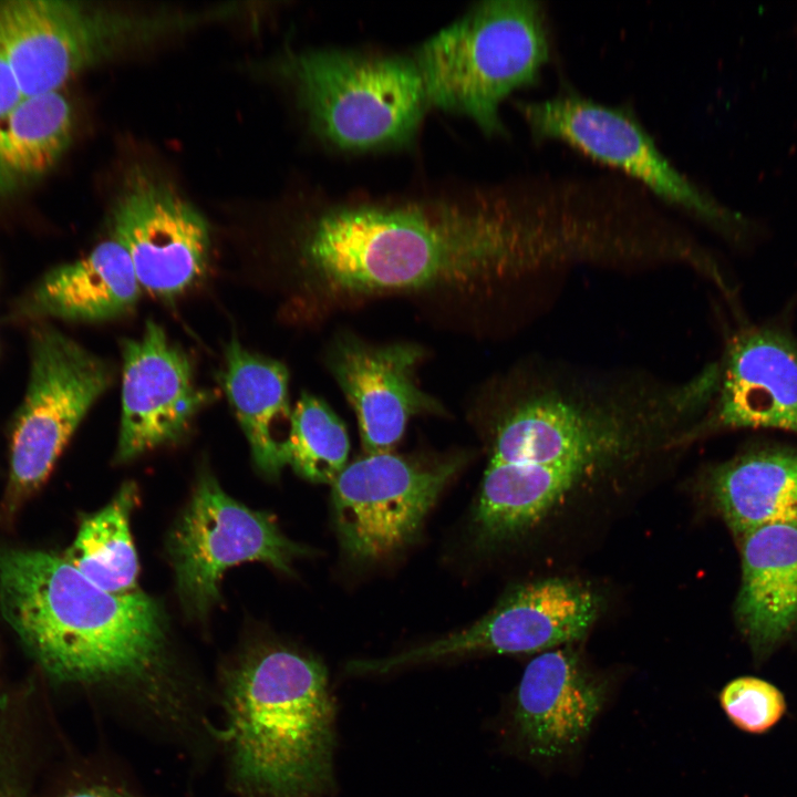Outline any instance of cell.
Returning <instances> with one entry per match:
<instances>
[{
	"instance_id": "obj_16",
	"label": "cell",
	"mask_w": 797,
	"mask_h": 797,
	"mask_svg": "<svg viewBox=\"0 0 797 797\" xmlns=\"http://www.w3.org/2000/svg\"><path fill=\"white\" fill-rule=\"evenodd\" d=\"M423 355L407 343L375 346L350 339L333 348L330 370L356 414L366 455L390 453L411 417L439 410L414 380Z\"/></svg>"
},
{
	"instance_id": "obj_11",
	"label": "cell",
	"mask_w": 797,
	"mask_h": 797,
	"mask_svg": "<svg viewBox=\"0 0 797 797\" xmlns=\"http://www.w3.org/2000/svg\"><path fill=\"white\" fill-rule=\"evenodd\" d=\"M178 593L196 614L206 613L220 598L227 569L261 561L291 573V562L307 550L288 539L266 514L227 495L204 475L170 538Z\"/></svg>"
},
{
	"instance_id": "obj_25",
	"label": "cell",
	"mask_w": 797,
	"mask_h": 797,
	"mask_svg": "<svg viewBox=\"0 0 797 797\" xmlns=\"http://www.w3.org/2000/svg\"><path fill=\"white\" fill-rule=\"evenodd\" d=\"M349 448L340 418L324 402L304 393L292 411L288 464L310 482L332 485L345 468Z\"/></svg>"
},
{
	"instance_id": "obj_18",
	"label": "cell",
	"mask_w": 797,
	"mask_h": 797,
	"mask_svg": "<svg viewBox=\"0 0 797 797\" xmlns=\"http://www.w3.org/2000/svg\"><path fill=\"white\" fill-rule=\"evenodd\" d=\"M142 291L130 256L111 238L87 256L46 272L17 312L28 319L105 321L132 311Z\"/></svg>"
},
{
	"instance_id": "obj_13",
	"label": "cell",
	"mask_w": 797,
	"mask_h": 797,
	"mask_svg": "<svg viewBox=\"0 0 797 797\" xmlns=\"http://www.w3.org/2000/svg\"><path fill=\"white\" fill-rule=\"evenodd\" d=\"M112 238L127 252L142 290L173 300L205 275L210 252L204 216L166 184L133 173L111 213Z\"/></svg>"
},
{
	"instance_id": "obj_1",
	"label": "cell",
	"mask_w": 797,
	"mask_h": 797,
	"mask_svg": "<svg viewBox=\"0 0 797 797\" xmlns=\"http://www.w3.org/2000/svg\"><path fill=\"white\" fill-rule=\"evenodd\" d=\"M573 194L505 189L329 201L304 224L300 256L334 297L472 287L581 261Z\"/></svg>"
},
{
	"instance_id": "obj_7",
	"label": "cell",
	"mask_w": 797,
	"mask_h": 797,
	"mask_svg": "<svg viewBox=\"0 0 797 797\" xmlns=\"http://www.w3.org/2000/svg\"><path fill=\"white\" fill-rule=\"evenodd\" d=\"M197 19L63 0L1 1L0 48L23 97H31L60 92L82 71Z\"/></svg>"
},
{
	"instance_id": "obj_21",
	"label": "cell",
	"mask_w": 797,
	"mask_h": 797,
	"mask_svg": "<svg viewBox=\"0 0 797 797\" xmlns=\"http://www.w3.org/2000/svg\"><path fill=\"white\" fill-rule=\"evenodd\" d=\"M594 470L584 464L489 462L473 515L476 540L484 546L497 545L522 534Z\"/></svg>"
},
{
	"instance_id": "obj_19",
	"label": "cell",
	"mask_w": 797,
	"mask_h": 797,
	"mask_svg": "<svg viewBox=\"0 0 797 797\" xmlns=\"http://www.w3.org/2000/svg\"><path fill=\"white\" fill-rule=\"evenodd\" d=\"M736 615L757 654L797 628V525H770L743 537Z\"/></svg>"
},
{
	"instance_id": "obj_29",
	"label": "cell",
	"mask_w": 797,
	"mask_h": 797,
	"mask_svg": "<svg viewBox=\"0 0 797 797\" xmlns=\"http://www.w3.org/2000/svg\"><path fill=\"white\" fill-rule=\"evenodd\" d=\"M0 797H24L18 785L8 776L0 774Z\"/></svg>"
},
{
	"instance_id": "obj_22",
	"label": "cell",
	"mask_w": 797,
	"mask_h": 797,
	"mask_svg": "<svg viewBox=\"0 0 797 797\" xmlns=\"http://www.w3.org/2000/svg\"><path fill=\"white\" fill-rule=\"evenodd\" d=\"M714 503L744 536L770 525H797V453L760 451L718 465L711 474Z\"/></svg>"
},
{
	"instance_id": "obj_4",
	"label": "cell",
	"mask_w": 797,
	"mask_h": 797,
	"mask_svg": "<svg viewBox=\"0 0 797 797\" xmlns=\"http://www.w3.org/2000/svg\"><path fill=\"white\" fill-rule=\"evenodd\" d=\"M230 770L247 797H322L333 783L334 707L324 665L286 646L240 661L225 684Z\"/></svg>"
},
{
	"instance_id": "obj_6",
	"label": "cell",
	"mask_w": 797,
	"mask_h": 797,
	"mask_svg": "<svg viewBox=\"0 0 797 797\" xmlns=\"http://www.w3.org/2000/svg\"><path fill=\"white\" fill-rule=\"evenodd\" d=\"M282 70L312 128L343 149L407 142L428 104L408 58L317 50L293 55Z\"/></svg>"
},
{
	"instance_id": "obj_20",
	"label": "cell",
	"mask_w": 797,
	"mask_h": 797,
	"mask_svg": "<svg viewBox=\"0 0 797 797\" xmlns=\"http://www.w3.org/2000/svg\"><path fill=\"white\" fill-rule=\"evenodd\" d=\"M288 380L280 362L247 350L236 338L227 345L224 389L256 466L268 476L278 475L288 464L292 418Z\"/></svg>"
},
{
	"instance_id": "obj_10",
	"label": "cell",
	"mask_w": 797,
	"mask_h": 797,
	"mask_svg": "<svg viewBox=\"0 0 797 797\" xmlns=\"http://www.w3.org/2000/svg\"><path fill=\"white\" fill-rule=\"evenodd\" d=\"M517 108L536 138L565 142L713 226L727 229L738 222L665 157L628 111L567 92L547 100L519 101Z\"/></svg>"
},
{
	"instance_id": "obj_9",
	"label": "cell",
	"mask_w": 797,
	"mask_h": 797,
	"mask_svg": "<svg viewBox=\"0 0 797 797\" xmlns=\"http://www.w3.org/2000/svg\"><path fill=\"white\" fill-rule=\"evenodd\" d=\"M600 610L589 587L548 578L515 588L472 625L382 659L349 662L351 674H384L410 665L480 653L544 651L584 636Z\"/></svg>"
},
{
	"instance_id": "obj_5",
	"label": "cell",
	"mask_w": 797,
	"mask_h": 797,
	"mask_svg": "<svg viewBox=\"0 0 797 797\" xmlns=\"http://www.w3.org/2000/svg\"><path fill=\"white\" fill-rule=\"evenodd\" d=\"M550 53L541 2L490 0L425 41L414 62L427 103L469 117L486 134L504 133L499 107L535 83Z\"/></svg>"
},
{
	"instance_id": "obj_23",
	"label": "cell",
	"mask_w": 797,
	"mask_h": 797,
	"mask_svg": "<svg viewBox=\"0 0 797 797\" xmlns=\"http://www.w3.org/2000/svg\"><path fill=\"white\" fill-rule=\"evenodd\" d=\"M73 120L60 92L24 97L0 118V201L55 166L71 142Z\"/></svg>"
},
{
	"instance_id": "obj_15",
	"label": "cell",
	"mask_w": 797,
	"mask_h": 797,
	"mask_svg": "<svg viewBox=\"0 0 797 797\" xmlns=\"http://www.w3.org/2000/svg\"><path fill=\"white\" fill-rule=\"evenodd\" d=\"M749 427L797 434V346L777 330L749 328L734 335L712 404L683 442Z\"/></svg>"
},
{
	"instance_id": "obj_27",
	"label": "cell",
	"mask_w": 797,
	"mask_h": 797,
	"mask_svg": "<svg viewBox=\"0 0 797 797\" xmlns=\"http://www.w3.org/2000/svg\"><path fill=\"white\" fill-rule=\"evenodd\" d=\"M23 99L14 74L0 48V118L9 114Z\"/></svg>"
},
{
	"instance_id": "obj_26",
	"label": "cell",
	"mask_w": 797,
	"mask_h": 797,
	"mask_svg": "<svg viewBox=\"0 0 797 797\" xmlns=\"http://www.w3.org/2000/svg\"><path fill=\"white\" fill-rule=\"evenodd\" d=\"M720 702L729 721L751 734L770 729L786 710L783 693L772 683L754 676L731 681L722 690Z\"/></svg>"
},
{
	"instance_id": "obj_3",
	"label": "cell",
	"mask_w": 797,
	"mask_h": 797,
	"mask_svg": "<svg viewBox=\"0 0 797 797\" xmlns=\"http://www.w3.org/2000/svg\"><path fill=\"white\" fill-rule=\"evenodd\" d=\"M718 380L720 363L679 382L540 368L499 414L489 462L599 469L660 439L680 443Z\"/></svg>"
},
{
	"instance_id": "obj_28",
	"label": "cell",
	"mask_w": 797,
	"mask_h": 797,
	"mask_svg": "<svg viewBox=\"0 0 797 797\" xmlns=\"http://www.w3.org/2000/svg\"><path fill=\"white\" fill-rule=\"evenodd\" d=\"M63 797H136L127 790L111 785L92 784L68 791Z\"/></svg>"
},
{
	"instance_id": "obj_2",
	"label": "cell",
	"mask_w": 797,
	"mask_h": 797,
	"mask_svg": "<svg viewBox=\"0 0 797 797\" xmlns=\"http://www.w3.org/2000/svg\"><path fill=\"white\" fill-rule=\"evenodd\" d=\"M0 608L52 679L133 689L158 711L175 703L162 612L142 591L111 593L62 557L9 549L0 551Z\"/></svg>"
},
{
	"instance_id": "obj_12",
	"label": "cell",
	"mask_w": 797,
	"mask_h": 797,
	"mask_svg": "<svg viewBox=\"0 0 797 797\" xmlns=\"http://www.w3.org/2000/svg\"><path fill=\"white\" fill-rule=\"evenodd\" d=\"M462 462L427 464L382 453L345 466L332 484V506L346 553L374 560L407 544Z\"/></svg>"
},
{
	"instance_id": "obj_14",
	"label": "cell",
	"mask_w": 797,
	"mask_h": 797,
	"mask_svg": "<svg viewBox=\"0 0 797 797\" xmlns=\"http://www.w3.org/2000/svg\"><path fill=\"white\" fill-rule=\"evenodd\" d=\"M122 413L115 459L131 460L185 434L208 394L196 385L186 352L147 320L122 344Z\"/></svg>"
},
{
	"instance_id": "obj_8",
	"label": "cell",
	"mask_w": 797,
	"mask_h": 797,
	"mask_svg": "<svg viewBox=\"0 0 797 797\" xmlns=\"http://www.w3.org/2000/svg\"><path fill=\"white\" fill-rule=\"evenodd\" d=\"M113 380L114 369L107 361L62 332L46 325L33 331L28 390L11 426L7 516L44 484L81 421Z\"/></svg>"
},
{
	"instance_id": "obj_24",
	"label": "cell",
	"mask_w": 797,
	"mask_h": 797,
	"mask_svg": "<svg viewBox=\"0 0 797 797\" xmlns=\"http://www.w3.org/2000/svg\"><path fill=\"white\" fill-rule=\"evenodd\" d=\"M136 500L125 484L99 513L81 525L64 559L99 588L115 594L137 591L138 562L130 531Z\"/></svg>"
},
{
	"instance_id": "obj_17",
	"label": "cell",
	"mask_w": 797,
	"mask_h": 797,
	"mask_svg": "<svg viewBox=\"0 0 797 797\" xmlns=\"http://www.w3.org/2000/svg\"><path fill=\"white\" fill-rule=\"evenodd\" d=\"M605 697L604 682L575 651L545 652L529 662L517 687L511 716L516 739L531 757H560L582 741Z\"/></svg>"
}]
</instances>
